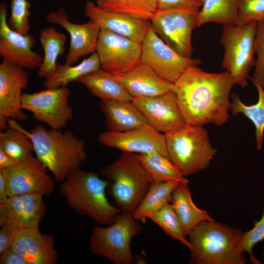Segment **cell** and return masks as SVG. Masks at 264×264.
<instances>
[{"label": "cell", "instance_id": "cell-21", "mask_svg": "<svg viewBox=\"0 0 264 264\" xmlns=\"http://www.w3.org/2000/svg\"><path fill=\"white\" fill-rule=\"evenodd\" d=\"M134 97H151L174 90V84L161 77L140 61L127 72L113 74Z\"/></svg>", "mask_w": 264, "mask_h": 264}, {"label": "cell", "instance_id": "cell-2", "mask_svg": "<svg viewBox=\"0 0 264 264\" xmlns=\"http://www.w3.org/2000/svg\"><path fill=\"white\" fill-rule=\"evenodd\" d=\"M13 123L32 139L36 156L52 174L56 181L63 182L73 170L80 168L87 159L84 141L70 130L47 129L37 125L30 132Z\"/></svg>", "mask_w": 264, "mask_h": 264}, {"label": "cell", "instance_id": "cell-46", "mask_svg": "<svg viewBox=\"0 0 264 264\" xmlns=\"http://www.w3.org/2000/svg\"><path fill=\"white\" fill-rule=\"evenodd\" d=\"M132 263L135 264H146V259L141 254H137L133 257Z\"/></svg>", "mask_w": 264, "mask_h": 264}, {"label": "cell", "instance_id": "cell-4", "mask_svg": "<svg viewBox=\"0 0 264 264\" xmlns=\"http://www.w3.org/2000/svg\"><path fill=\"white\" fill-rule=\"evenodd\" d=\"M243 233L213 220H205L189 235L192 264H244L246 257L239 243Z\"/></svg>", "mask_w": 264, "mask_h": 264}, {"label": "cell", "instance_id": "cell-11", "mask_svg": "<svg viewBox=\"0 0 264 264\" xmlns=\"http://www.w3.org/2000/svg\"><path fill=\"white\" fill-rule=\"evenodd\" d=\"M140 62L153 68L161 77L174 83L189 67L198 66L199 59L186 58L167 45L153 30L150 23L141 43Z\"/></svg>", "mask_w": 264, "mask_h": 264}, {"label": "cell", "instance_id": "cell-42", "mask_svg": "<svg viewBox=\"0 0 264 264\" xmlns=\"http://www.w3.org/2000/svg\"><path fill=\"white\" fill-rule=\"evenodd\" d=\"M19 161H20L10 156L0 149V169H5L11 167Z\"/></svg>", "mask_w": 264, "mask_h": 264}, {"label": "cell", "instance_id": "cell-47", "mask_svg": "<svg viewBox=\"0 0 264 264\" xmlns=\"http://www.w3.org/2000/svg\"><path fill=\"white\" fill-rule=\"evenodd\" d=\"M263 258L264 259V252L263 253Z\"/></svg>", "mask_w": 264, "mask_h": 264}, {"label": "cell", "instance_id": "cell-41", "mask_svg": "<svg viewBox=\"0 0 264 264\" xmlns=\"http://www.w3.org/2000/svg\"><path fill=\"white\" fill-rule=\"evenodd\" d=\"M0 264H29L21 255L10 248L0 255Z\"/></svg>", "mask_w": 264, "mask_h": 264}, {"label": "cell", "instance_id": "cell-33", "mask_svg": "<svg viewBox=\"0 0 264 264\" xmlns=\"http://www.w3.org/2000/svg\"><path fill=\"white\" fill-rule=\"evenodd\" d=\"M96 5L104 10L149 21L158 10V0H97Z\"/></svg>", "mask_w": 264, "mask_h": 264}, {"label": "cell", "instance_id": "cell-14", "mask_svg": "<svg viewBox=\"0 0 264 264\" xmlns=\"http://www.w3.org/2000/svg\"><path fill=\"white\" fill-rule=\"evenodd\" d=\"M98 140L104 146L123 152L139 154L156 152L170 159L164 134L147 123L124 132L107 130L99 134Z\"/></svg>", "mask_w": 264, "mask_h": 264}, {"label": "cell", "instance_id": "cell-24", "mask_svg": "<svg viewBox=\"0 0 264 264\" xmlns=\"http://www.w3.org/2000/svg\"><path fill=\"white\" fill-rule=\"evenodd\" d=\"M88 91L101 100L131 101L132 97L121 82L111 73L101 68L78 79Z\"/></svg>", "mask_w": 264, "mask_h": 264}, {"label": "cell", "instance_id": "cell-38", "mask_svg": "<svg viewBox=\"0 0 264 264\" xmlns=\"http://www.w3.org/2000/svg\"><path fill=\"white\" fill-rule=\"evenodd\" d=\"M264 19V0H239L237 24Z\"/></svg>", "mask_w": 264, "mask_h": 264}, {"label": "cell", "instance_id": "cell-36", "mask_svg": "<svg viewBox=\"0 0 264 264\" xmlns=\"http://www.w3.org/2000/svg\"><path fill=\"white\" fill-rule=\"evenodd\" d=\"M256 59L254 71L249 77L253 84H257L264 88V19L257 22L255 36Z\"/></svg>", "mask_w": 264, "mask_h": 264}, {"label": "cell", "instance_id": "cell-18", "mask_svg": "<svg viewBox=\"0 0 264 264\" xmlns=\"http://www.w3.org/2000/svg\"><path fill=\"white\" fill-rule=\"evenodd\" d=\"M29 81L25 68L2 61L0 64V117L26 121L22 108V91Z\"/></svg>", "mask_w": 264, "mask_h": 264}, {"label": "cell", "instance_id": "cell-45", "mask_svg": "<svg viewBox=\"0 0 264 264\" xmlns=\"http://www.w3.org/2000/svg\"><path fill=\"white\" fill-rule=\"evenodd\" d=\"M8 119L4 117H0V131H5L9 128Z\"/></svg>", "mask_w": 264, "mask_h": 264}, {"label": "cell", "instance_id": "cell-32", "mask_svg": "<svg viewBox=\"0 0 264 264\" xmlns=\"http://www.w3.org/2000/svg\"><path fill=\"white\" fill-rule=\"evenodd\" d=\"M9 128L0 132V149L10 156L22 160L32 155L34 144L31 138L8 119Z\"/></svg>", "mask_w": 264, "mask_h": 264}, {"label": "cell", "instance_id": "cell-27", "mask_svg": "<svg viewBox=\"0 0 264 264\" xmlns=\"http://www.w3.org/2000/svg\"><path fill=\"white\" fill-rule=\"evenodd\" d=\"M239 0H203L197 27L214 22L222 25L236 24Z\"/></svg>", "mask_w": 264, "mask_h": 264}, {"label": "cell", "instance_id": "cell-20", "mask_svg": "<svg viewBox=\"0 0 264 264\" xmlns=\"http://www.w3.org/2000/svg\"><path fill=\"white\" fill-rule=\"evenodd\" d=\"M11 248L22 256L29 264H55L58 261L53 236L42 234L39 228L20 229Z\"/></svg>", "mask_w": 264, "mask_h": 264}, {"label": "cell", "instance_id": "cell-17", "mask_svg": "<svg viewBox=\"0 0 264 264\" xmlns=\"http://www.w3.org/2000/svg\"><path fill=\"white\" fill-rule=\"evenodd\" d=\"M45 18L48 22L61 26L70 35V46L65 64L74 65L82 57L96 51L101 29L94 21L89 19L83 24L72 22L62 7L49 12Z\"/></svg>", "mask_w": 264, "mask_h": 264}, {"label": "cell", "instance_id": "cell-13", "mask_svg": "<svg viewBox=\"0 0 264 264\" xmlns=\"http://www.w3.org/2000/svg\"><path fill=\"white\" fill-rule=\"evenodd\" d=\"M101 68L113 74L125 73L140 61L141 43L101 29L96 51Z\"/></svg>", "mask_w": 264, "mask_h": 264}, {"label": "cell", "instance_id": "cell-28", "mask_svg": "<svg viewBox=\"0 0 264 264\" xmlns=\"http://www.w3.org/2000/svg\"><path fill=\"white\" fill-rule=\"evenodd\" d=\"M66 38L65 34L58 31L54 27L40 31V41L44 50V56L38 72L39 78H45L55 72L59 56L65 53Z\"/></svg>", "mask_w": 264, "mask_h": 264}, {"label": "cell", "instance_id": "cell-8", "mask_svg": "<svg viewBox=\"0 0 264 264\" xmlns=\"http://www.w3.org/2000/svg\"><path fill=\"white\" fill-rule=\"evenodd\" d=\"M142 231V226L132 213L122 212L112 224L93 228L89 251L109 259L114 264H131L133 257L131 241Z\"/></svg>", "mask_w": 264, "mask_h": 264}, {"label": "cell", "instance_id": "cell-19", "mask_svg": "<svg viewBox=\"0 0 264 264\" xmlns=\"http://www.w3.org/2000/svg\"><path fill=\"white\" fill-rule=\"evenodd\" d=\"M84 15L105 29L142 43L148 32L150 21L121 13L102 9L90 0L84 6Z\"/></svg>", "mask_w": 264, "mask_h": 264}, {"label": "cell", "instance_id": "cell-6", "mask_svg": "<svg viewBox=\"0 0 264 264\" xmlns=\"http://www.w3.org/2000/svg\"><path fill=\"white\" fill-rule=\"evenodd\" d=\"M164 134L170 159L185 176L207 168L217 152L201 126L186 124Z\"/></svg>", "mask_w": 264, "mask_h": 264}, {"label": "cell", "instance_id": "cell-9", "mask_svg": "<svg viewBox=\"0 0 264 264\" xmlns=\"http://www.w3.org/2000/svg\"><path fill=\"white\" fill-rule=\"evenodd\" d=\"M198 12L182 9H158L150 21V24L167 45L181 56L190 58L193 50L192 33L197 27Z\"/></svg>", "mask_w": 264, "mask_h": 264}, {"label": "cell", "instance_id": "cell-1", "mask_svg": "<svg viewBox=\"0 0 264 264\" xmlns=\"http://www.w3.org/2000/svg\"><path fill=\"white\" fill-rule=\"evenodd\" d=\"M174 84L177 102L187 124L220 126L228 121L229 97L234 84L227 71L211 73L192 66Z\"/></svg>", "mask_w": 264, "mask_h": 264}, {"label": "cell", "instance_id": "cell-3", "mask_svg": "<svg viewBox=\"0 0 264 264\" xmlns=\"http://www.w3.org/2000/svg\"><path fill=\"white\" fill-rule=\"evenodd\" d=\"M109 183L95 172L78 168L62 182L60 191L77 213L87 216L101 225H109L122 212L106 197V189Z\"/></svg>", "mask_w": 264, "mask_h": 264}, {"label": "cell", "instance_id": "cell-15", "mask_svg": "<svg viewBox=\"0 0 264 264\" xmlns=\"http://www.w3.org/2000/svg\"><path fill=\"white\" fill-rule=\"evenodd\" d=\"M7 4H0V55L3 61L28 69L39 68L43 57L32 50L36 43L29 33L20 34L10 28L6 21Z\"/></svg>", "mask_w": 264, "mask_h": 264}, {"label": "cell", "instance_id": "cell-37", "mask_svg": "<svg viewBox=\"0 0 264 264\" xmlns=\"http://www.w3.org/2000/svg\"><path fill=\"white\" fill-rule=\"evenodd\" d=\"M264 240V209L261 220L255 223L254 227L250 230L243 233L239 243L240 250L247 252L250 256V260L252 264H261L260 261L253 255V246Z\"/></svg>", "mask_w": 264, "mask_h": 264}, {"label": "cell", "instance_id": "cell-22", "mask_svg": "<svg viewBox=\"0 0 264 264\" xmlns=\"http://www.w3.org/2000/svg\"><path fill=\"white\" fill-rule=\"evenodd\" d=\"M43 197L37 193L9 197L6 203L9 213L7 222L20 229L39 228L46 212Z\"/></svg>", "mask_w": 264, "mask_h": 264}, {"label": "cell", "instance_id": "cell-35", "mask_svg": "<svg viewBox=\"0 0 264 264\" xmlns=\"http://www.w3.org/2000/svg\"><path fill=\"white\" fill-rule=\"evenodd\" d=\"M10 16L8 25L13 30L26 35L30 29L29 17L31 3L27 0H11Z\"/></svg>", "mask_w": 264, "mask_h": 264}, {"label": "cell", "instance_id": "cell-10", "mask_svg": "<svg viewBox=\"0 0 264 264\" xmlns=\"http://www.w3.org/2000/svg\"><path fill=\"white\" fill-rule=\"evenodd\" d=\"M70 94L66 87L24 93L22 108L31 112L36 121L51 129L62 130L73 117V110L68 101Z\"/></svg>", "mask_w": 264, "mask_h": 264}, {"label": "cell", "instance_id": "cell-5", "mask_svg": "<svg viewBox=\"0 0 264 264\" xmlns=\"http://www.w3.org/2000/svg\"><path fill=\"white\" fill-rule=\"evenodd\" d=\"M101 174L112 182L111 195L122 212L135 211L147 193L153 180L136 154L123 152Z\"/></svg>", "mask_w": 264, "mask_h": 264}, {"label": "cell", "instance_id": "cell-43", "mask_svg": "<svg viewBox=\"0 0 264 264\" xmlns=\"http://www.w3.org/2000/svg\"><path fill=\"white\" fill-rule=\"evenodd\" d=\"M8 198L3 171L0 169V204H6Z\"/></svg>", "mask_w": 264, "mask_h": 264}, {"label": "cell", "instance_id": "cell-16", "mask_svg": "<svg viewBox=\"0 0 264 264\" xmlns=\"http://www.w3.org/2000/svg\"><path fill=\"white\" fill-rule=\"evenodd\" d=\"M132 101L147 123L160 132L165 133L186 124L174 90L157 96L134 97Z\"/></svg>", "mask_w": 264, "mask_h": 264}, {"label": "cell", "instance_id": "cell-29", "mask_svg": "<svg viewBox=\"0 0 264 264\" xmlns=\"http://www.w3.org/2000/svg\"><path fill=\"white\" fill-rule=\"evenodd\" d=\"M179 182L178 181L152 182L146 195L132 213L134 218L145 223L150 214L172 202L173 192Z\"/></svg>", "mask_w": 264, "mask_h": 264}, {"label": "cell", "instance_id": "cell-25", "mask_svg": "<svg viewBox=\"0 0 264 264\" xmlns=\"http://www.w3.org/2000/svg\"><path fill=\"white\" fill-rule=\"evenodd\" d=\"M171 203L186 237L201 222L214 220L206 210L199 209L194 204L188 185L179 182L176 185L172 193Z\"/></svg>", "mask_w": 264, "mask_h": 264}, {"label": "cell", "instance_id": "cell-31", "mask_svg": "<svg viewBox=\"0 0 264 264\" xmlns=\"http://www.w3.org/2000/svg\"><path fill=\"white\" fill-rule=\"evenodd\" d=\"M253 85L258 93L257 102L246 105L236 93H233L231 95L230 111L235 115L243 114L252 122L255 128L257 149L261 150L264 137V88L257 84Z\"/></svg>", "mask_w": 264, "mask_h": 264}, {"label": "cell", "instance_id": "cell-26", "mask_svg": "<svg viewBox=\"0 0 264 264\" xmlns=\"http://www.w3.org/2000/svg\"><path fill=\"white\" fill-rule=\"evenodd\" d=\"M100 68V62L96 52L77 65L57 64L55 72L44 78L43 87L45 88L66 87L68 84L77 81L81 77Z\"/></svg>", "mask_w": 264, "mask_h": 264}, {"label": "cell", "instance_id": "cell-34", "mask_svg": "<svg viewBox=\"0 0 264 264\" xmlns=\"http://www.w3.org/2000/svg\"><path fill=\"white\" fill-rule=\"evenodd\" d=\"M148 219L159 226L166 234L187 246L190 250L192 245L185 236L179 219L170 202L159 210L150 214Z\"/></svg>", "mask_w": 264, "mask_h": 264}, {"label": "cell", "instance_id": "cell-7", "mask_svg": "<svg viewBox=\"0 0 264 264\" xmlns=\"http://www.w3.org/2000/svg\"><path fill=\"white\" fill-rule=\"evenodd\" d=\"M257 22L223 25L220 42L224 47L222 66L231 76L234 85H248L249 72L255 66Z\"/></svg>", "mask_w": 264, "mask_h": 264}, {"label": "cell", "instance_id": "cell-12", "mask_svg": "<svg viewBox=\"0 0 264 264\" xmlns=\"http://www.w3.org/2000/svg\"><path fill=\"white\" fill-rule=\"evenodd\" d=\"M2 170L9 197L32 193L49 197L54 191L56 180L47 174L46 166L32 154Z\"/></svg>", "mask_w": 264, "mask_h": 264}, {"label": "cell", "instance_id": "cell-40", "mask_svg": "<svg viewBox=\"0 0 264 264\" xmlns=\"http://www.w3.org/2000/svg\"><path fill=\"white\" fill-rule=\"evenodd\" d=\"M20 229L7 222L0 230V255L11 248L14 238Z\"/></svg>", "mask_w": 264, "mask_h": 264}, {"label": "cell", "instance_id": "cell-44", "mask_svg": "<svg viewBox=\"0 0 264 264\" xmlns=\"http://www.w3.org/2000/svg\"><path fill=\"white\" fill-rule=\"evenodd\" d=\"M9 213L6 204H0V225L1 226L8 222Z\"/></svg>", "mask_w": 264, "mask_h": 264}, {"label": "cell", "instance_id": "cell-39", "mask_svg": "<svg viewBox=\"0 0 264 264\" xmlns=\"http://www.w3.org/2000/svg\"><path fill=\"white\" fill-rule=\"evenodd\" d=\"M203 0H158V9H182L198 12Z\"/></svg>", "mask_w": 264, "mask_h": 264}, {"label": "cell", "instance_id": "cell-23", "mask_svg": "<svg viewBox=\"0 0 264 264\" xmlns=\"http://www.w3.org/2000/svg\"><path fill=\"white\" fill-rule=\"evenodd\" d=\"M99 108L105 115L108 131L124 132L147 124L145 117L132 101L103 100Z\"/></svg>", "mask_w": 264, "mask_h": 264}, {"label": "cell", "instance_id": "cell-30", "mask_svg": "<svg viewBox=\"0 0 264 264\" xmlns=\"http://www.w3.org/2000/svg\"><path fill=\"white\" fill-rule=\"evenodd\" d=\"M152 177L153 182L178 181L188 185V180L171 160L156 152L136 154Z\"/></svg>", "mask_w": 264, "mask_h": 264}]
</instances>
